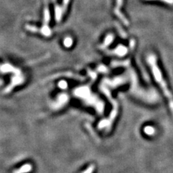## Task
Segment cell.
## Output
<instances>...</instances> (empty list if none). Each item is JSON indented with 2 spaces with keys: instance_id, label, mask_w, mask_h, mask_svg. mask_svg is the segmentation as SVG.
<instances>
[{
  "instance_id": "1",
  "label": "cell",
  "mask_w": 173,
  "mask_h": 173,
  "mask_svg": "<svg viewBox=\"0 0 173 173\" xmlns=\"http://www.w3.org/2000/svg\"><path fill=\"white\" fill-rule=\"evenodd\" d=\"M147 63L151 68V71L154 78L155 81L158 84L159 87L162 90L163 94L165 96L166 99L169 103V107L173 115V95L171 93V91L168 88V85L167 84L165 79L163 76L162 72L160 70L159 67L157 64V57L154 54H149L147 59Z\"/></svg>"
},
{
  "instance_id": "2",
  "label": "cell",
  "mask_w": 173,
  "mask_h": 173,
  "mask_svg": "<svg viewBox=\"0 0 173 173\" xmlns=\"http://www.w3.org/2000/svg\"><path fill=\"white\" fill-rule=\"evenodd\" d=\"M70 0H64L63 4L62 6H59L56 4L55 6V16L56 20L57 22H60L61 20L62 17L64 14L66 10L67 9V6H68L69 2Z\"/></svg>"
},
{
  "instance_id": "3",
  "label": "cell",
  "mask_w": 173,
  "mask_h": 173,
  "mask_svg": "<svg viewBox=\"0 0 173 173\" xmlns=\"http://www.w3.org/2000/svg\"><path fill=\"white\" fill-rule=\"evenodd\" d=\"M33 169V166L31 164H25L22 165L20 169H16L13 173H28Z\"/></svg>"
},
{
  "instance_id": "4",
  "label": "cell",
  "mask_w": 173,
  "mask_h": 173,
  "mask_svg": "<svg viewBox=\"0 0 173 173\" xmlns=\"http://www.w3.org/2000/svg\"><path fill=\"white\" fill-rule=\"evenodd\" d=\"M113 51L114 52L113 54H114L117 56H124L127 53L128 49L124 46H118Z\"/></svg>"
},
{
  "instance_id": "5",
  "label": "cell",
  "mask_w": 173,
  "mask_h": 173,
  "mask_svg": "<svg viewBox=\"0 0 173 173\" xmlns=\"http://www.w3.org/2000/svg\"><path fill=\"white\" fill-rule=\"evenodd\" d=\"M113 39H114V36L113 34H108L106 36V38H105V41H104L103 43L100 46V49H105V47L109 46L112 42H113Z\"/></svg>"
},
{
  "instance_id": "6",
  "label": "cell",
  "mask_w": 173,
  "mask_h": 173,
  "mask_svg": "<svg viewBox=\"0 0 173 173\" xmlns=\"http://www.w3.org/2000/svg\"><path fill=\"white\" fill-rule=\"evenodd\" d=\"M64 44L65 47L70 48L72 46V44H73V40L70 37H67L64 41Z\"/></svg>"
},
{
  "instance_id": "7",
  "label": "cell",
  "mask_w": 173,
  "mask_h": 173,
  "mask_svg": "<svg viewBox=\"0 0 173 173\" xmlns=\"http://www.w3.org/2000/svg\"><path fill=\"white\" fill-rule=\"evenodd\" d=\"M144 131H145L146 134L152 136L153 134H154L155 129L152 126H146L145 129H144Z\"/></svg>"
},
{
  "instance_id": "8",
  "label": "cell",
  "mask_w": 173,
  "mask_h": 173,
  "mask_svg": "<svg viewBox=\"0 0 173 173\" xmlns=\"http://www.w3.org/2000/svg\"><path fill=\"white\" fill-rule=\"evenodd\" d=\"M94 167H95V166H94V164H91V165L88 167L87 169H86L85 171H84L82 173H92L94 169Z\"/></svg>"
},
{
  "instance_id": "9",
  "label": "cell",
  "mask_w": 173,
  "mask_h": 173,
  "mask_svg": "<svg viewBox=\"0 0 173 173\" xmlns=\"http://www.w3.org/2000/svg\"><path fill=\"white\" fill-rule=\"evenodd\" d=\"M59 86H60L61 88H62V89H65V88H66L67 84L64 81H61L59 83Z\"/></svg>"
},
{
  "instance_id": "10",
  "label": "cell",
  "mask_w": 173,
  "mask_h": 173,
  "mask_svg": "<svg viewBox=\"0 0 173 173\" xmlns=\"http://www.w3.org/2000/svg\"><path fill=\"white\" fill-rule=\"evenodd\" d=\"M161 1H164V2L167 3V4H171V5H172L173 4V0H161Z\"/></svg>"
}]
</instances>
